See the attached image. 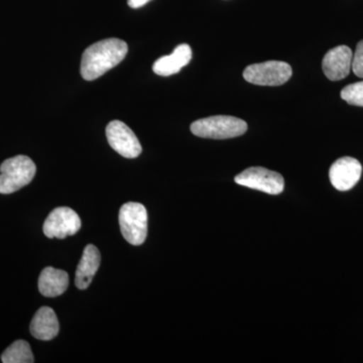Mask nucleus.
I'll use <instances>...</instances> for the list:
<instances>
[{"instance_id": "f257e3e1", "label": "nucleus", "mask_w": 363, "mask_h": 363, "mask_svg": "<svg viewBox=\"0 0 363 363\" xmlns=\"http://www.w3.org/2000/svg\"><path fill=\"white\" fill-rule=\"evenodd\" d=\"M128 52L123 40L107 39L95 43L85 50L81 62V75L87 81L101 77L118 65Z\"/></svg>"}, {"instance_id": "f03ea898", "label": "nucleus", "mask_w": 363, "mask_h": 363, "mask_svg": "<svg viewBox=\"0 0 363 363\" xmlns=\"http://www.w3.org/2000/svg\"><path fill=\"white\" fill-rule=\"evenodd\" d=\"M193 135L212 140H227L245 135L247 124L242 119L229 116H216L199 119L191 124Z\"/></svg>"}, {"instance_id": "7ed1b4c3", "label": "nucleus", "mask_w": 363, "mask_h": 363, "mask_svg": "<svg viewBox=\"0 0 363 363\" xmlns=\"http://www.w3.org/2000/svg\"><path fill=\"white\" fill-rule=\"evenodd\" d=\"M37 167L32 159L16 156L0 166V194H11L28 185L35 178Z\"/></svg>"}, {"instance_id": "20e7f679", "label": "nucleus", "mask_w": 363, "mask_h": 363, "mask_svg": "<svg viewBox=\"0 0 363 363\" xmlns=\"http://www.w3.org/2000/svg\"><path fill=\"white\" fill-rule=\"evenodd\" d=\"M119 225L124 240L131 245H143L147 235V212L140 203L128 202L119 210Z\"/></svg>"}, {"instance_id": "39448f33", "label": "nucleus", "mask_w": 363, "mask_h": 363, "mask_svg": "<svg viewBox=\"0 0 363 363\" xmlns=\"http://www.w3.org/2000/svg\"><path fill=\"white\" fill-rule=\"evenodd\" d=\"M292 74V67L286 62L267 61L247 67L243 77L255 85L279 86L290 80Z\"/></svg>"}, {"instance_id": "423d86ee", "label": "nucleus", "mask_w": 363, "mask_h": 363, "mask_svg": "<svg viewBox=\"0 0 363 363\" xmlns=\"http://www.w3.org/2000/svg\"><path fill=\"white\" fill-rule=\"evenodd\" d=\"M234 180L238 185L271 195L281 194L285 188V180L281 174L262 167H252L245 169Z\"/></svg>"}, {"instance_id": "0eeeda50", "label": "nucleus", "mask_w": 363, "mask_h": 363, "mask_svg": "<svg viewBox=\"0 0 363 363\" xmlns=\"http://www.w3.org/2000/svg\"><path fill=\"white\" fill-rule=\"evenodd\" d=\"M81 225L80 217L73 209L58 207L52 210L45 219L43 230L48 238L64 240L77 233Z\"/></svg>"}, {"instance_id": "6e6552de", "label": "nucleus", "mask_w": 363, "mask_h": 363, "mask_svg": "<svg viewBox=\"0 0 363 363\" xmlns=\"http://www.w3.org/2000/svg\"><path fill=\"white\" fill-rule=\"evenodd\" d=\"M109 145L121 156L135 159L142 154L143 147L133 130L123 121H113L106 128Z\"/></svg>"}, {"instance_id": "1a4fd4ad", "label": "nucleus", "mask_w": 363, "mask_h": 363, "mask_svg": "<svg viewBox=\"0 0 363 363\" xmlns=\"http://www.w3.org/2000/svg\"><path fill=\"white\" fill-rule=\"evenodd\" d=\"M362 173V164L357 159L343 157L332 164L329 178L334 188L339 191H348L357 185Z\"/></svg>"}, {"instance_id": "9d476101", "label": "nucleus", "mask_w": 363, "mask_h": 363, "mask_svg": "<svg viewBox=\"0 0 363 363\" xmlns=\"http://www.w3.org/2000/svg\"><path fill=\"white\" fill-rule=\"evenodd\" d=\"M353 52L347 45H338L325 55L322 68L326 77L339 81L347 77L352 66Z\"/></svg>"}, {"instance_id": "9b49d317", "label": "nucleus", "mask_w": 363, "mask_h": 363, "mask_svg": "<svg viewBox=\"0 0 363 363\" xmlns=\"http://www.w3.org/2000/svg\"><path fill=\"white\" fill-rule=\"evenodd\" d=\"M30 331L35 339L50 341L59 334L60 325L56 313L50 307L38 310L30 323Z\"/></svg>"}, {"instance_id": "f8f14e48", "label": "nucleus", "mask_w": 363, "mask_h": 363, "mask_svg": "<svg viewBox=\"0 0 363 363\" xmlns=\"http://www.w3.org/2000/svg\"><path fill=\"white\" fill-rule=\"evenodd\" d=\"M191 59H192V49L190 45L182 44L174 50L173 54L157 59L152 66V70L157 75L168 77L179 73L182 68L190 63Z\"/></svg>"}, {"instance_id": "ddd939ff", "label": "nucleus", "mask_w": 363, "mask_h": 363, "mask_svg": "<svg viewBox=\"0 0 363 363\" xmlns=\"http://www.w3.org/2000/svg\"><path fill=\"white\" fill-rule=\"evenodd\" d=\"M101 255L99 250L93 245L84 248L82 257L76 269L75 285L79 290H86L99 269Z\"/></svg>"}, {"instance_id": "4468645a", "label": "nucleus", "mask_w": 363, "mask_h": 363, "mask_svg": "<svg viewBox=\"0 0 363 363\" xmlns=\"http://www.w3.org/2000/svg\"><path fill=\"white\" fill-rule=\"evenodd\" d=\"M68 286L69 274L65 271L48 267L40 272L39 291L45 297H58L66 292Z\"/></svg>"}, {"instance_id": "2eb2a0df", "label": "nucleus", "mask_w": 363, "mask_h": 363, "mask_svg": "<svg viewBox=\"0 0 363 363\" xmlns=\"http://www.w3.org/2000/svg\"><path fill=\"white\" fill-rule=\"evenodd\" d=\"M4 363H33L35 362L30 344L25 340H18L7 347L1 355Z\"/></svg>"}, {"instance_id": "dca6fc26", "label": "nucleus", "mask_w": 363, "mask_h": 363, "mask_svg": "<svg viewBox=\"0 0 363 363\" xmlns=\"http://www.w3.org/2000/svg\"><path fill=\"white\" fill-rule=\"evenodd\" d=\"M341 98L348 104L363 107V81L344 87Z\"/></svg>"}, {"instance_id": "f3484780", "label": "nucleus", "mask_w": 363, "mask_h": 363, "mask_svg": "<svg viewBox=\"0 0 363 363\" xmlns=\"http://www.w3.org/2000/svg\"><path fill=\"white\" fill-rule=\"evenodd\" d=\"M351 69L357 77L363 79V40L358 43L357 50L353 54Z\"/></svg>"}, {"instance_id": "a211bd4d", "label": "nucleus", "mask_w": 363, "mask_h": 363, "mask_svg": "<svg viewBox=\"0 0 363 363\" xmlns=\"http://www.w3.org/2000/svg\"><path fill=\"white\" fill-rule=\"evenodd\" d=\"M150 1V0H128V4L131 9H140V7L145 6Z\"/></svg>"}]
</instances>
